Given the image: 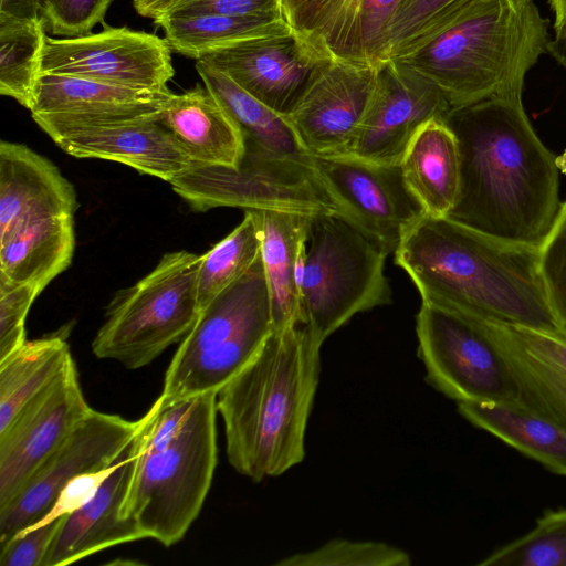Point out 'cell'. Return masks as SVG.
Listing matches in <instances>:
<instances>
[{
	"label": "cell",
	"instance_id": "1",
	"mask_svg": "<svg viewBox=\"0 0 566 566\" xmlns=\"http://www.w3.org/2000/svg\"><path fill=\"white\" fill-rule=\"evenodd\" d=\"M460 189L448 218L492 238L538 249L562 207L557 159L536 135L522 97L449 111Z\"/></svg>",
	"mask_w": 566,
	"mask_h": 566
},
{
	"label": "cell",
	"instance_id": "2",
	"mask_svg": "<svg viewBox=\"0 0 566 566\" xmlns=\"http://www.w3.org/2000/svg\"><path fill=\"white\" fill-rule=\"evenodd\" d=\"M394 254L421 302L501 323L558 329L538 273V249L424 213Z\"/></svg>",
	"mask_w": 566,
	"mask_h": 566
},
{
	"label": "cell",
	"instance_id": "3",
	"mask_svg": "<svg viewBox=\"0 0 566 566\" xmlns=\"http://www.w3.org/2000/svg\"><path fill=\"white\" fill-rule=\"evenodd\" d=\"M323 343L307 327L277 328L217 394L229 463L260 482L303 461Z\"/></svg>",
	"mask_w": 566,
	"mask_h": 566
},
{
	"label": "cell",
	"instance_id": "4",
	"mask_svg": "<svg viewBox=\"0 0 566 566\" xmlns=\"http://www.w3.org/2000/svg\"><path fill=\"white\" fill-rule=\"evenodd\" d=\"M548 24L534 0H480L423 46L394 60L433 83L451 108L522 97L526 73L546 52Z\"/></svg>",
	"mask_w": 566,
	"mask_h": 566
},
{
	"label": "cell",
	"instance_id": "5",
	"mask_svg": "<svg viewBox=\"0 0 566 566\" xmlns=\"http://www.w3.org/2000/svg\"><path fill=\"white\" fill-rule=\"evenodd\" d=\"M217 394L195 397L172 433L145 439L136 433L135 465L122 516L146 538L178 543L199 515L217 464ZM136 432V431H135Z\"/></svg>",
	"mask_w": 566,
	"mask_h": 566
},
{
	"label": "cell",
	"instance_id": "6",
	"mask_svg": "<svg viewBox=\"0 0 566 566\" xmlns=\"http://www.w3.org/2000/svg\"><path fill=\"white\" fill-rule=\"evenodd\" d=\"M389 254L342 211L310 219L301 270V313L324 343L358 313L391 302L385 275Z\"/></svg>",
	"mask_w": 566,
	"mask_h": 566
},
{
	"label": "cell",
	"instance_id": "7",
	"mask_svg": "<svg viewBox=\"0 0 566 566\" xmlns=\"http://www.w3.org/2000/svg\"><path fill=\"white\" fill-rule=\"evenodd\" d=\"M274 331L260 258L199 313L164 378L161 397L185 399L218 391L259 354Z\"/></svg>",
	"mask_w": 566,
	"mask_h": 566
},
{
	"label": "cell",
	"instance_id": "8",
	"mask_svg": "<svg viewBox=\"0 0 566 566\" xmlns=\"http://www.w3.org/2000/svg\"><path fill=\"white\" fill-rule=\"evenodd\" d=\"M200 262L192 252L166 253L151 272L118 292L92 342L94 355L138 369L181 342L200 313Z\"/></svg>",
	"mask_w": 566,
	"mask_h": 566
},
{
	"label": "cell",
	"instance_id": "9",
	"mask_svg": "<svg viewBox=\"0 0 566 566\" xmlns=\"http://www.w3.org/2000/svg\"><path fill=\"white\" fill-rule=\"evenodd\" d=\"M169 184L198 211L231 207L310 216L344 212L314 163L276 155L247 139L238 167L193 164Z\"/></svg>",
	"mask_w": 566,
	"mask_h": 566
},
{
	"label": "cell",
	"instance_id": "10",
	"mask_svg": "<svg viewBox=\"0 0 566 566\" xmlns=\"http://www.w3.org/2000/svg\"><path fill=\"white\" fill-rule=\"evenodd\" d=\"M426 380L458 402L518 401L506 368L479 316L421 302L416 316Z\"/></svg>",
	"mask_w": 566,
	"mask_h": 566
},
{
	"label": "cell",
	"instance_id": "11",
	"mask_svg": "<svg viewBox=\"0 0 566 566\" xmlns=\"http://www.w3.org/2000/svg\"><path fill=\"white\" fill-rule=\"evenodd\" d=\"M136 429L137 421L92 409L19 492L0 506V546L44 517L73 478L111 467Z\"/></svg>",
	"mask_w": 566,
	"mask_h": 566
},
{
	"label": "cell",
	"instance_id": "12",
	"mask_svg": "<svg viewBox=\"0 0 566 566\" xmlns=\"http://www.w3.org/2000/svg\"><path fill=\"white\" fill-rule=\"evenodd\" d=\"M171 51L165 39L125 27L74 38L48 35L42 73L164 91L175 74Z\"/></svg>",
	"mask_w": 566,
	"mask_h": 566
},
{
	"label": "cell",
	"instance_id": "13",
	"mask_svg": "<svg viewBox=\"0 0 566 566\" xmlns=\"http://www.w3.org/2000/svg\"><path fill=\"white\" fill-rule=\"evenodd\" d=\"M451 106L430 81L398 60L377 67L373 91L347 155L398 165L419 129Z\"/></svg>",
	"mask_w": 566,
	"mask_h": 566
},
{
	"label": "cell",
	"instance_id": "14",
	"mask_svg": "<svg viewBox=\"0 0 566 566\" xmlns=\"http://www.w3.org/2000/svg\"><path fill=\"white\" fill-rule=\"evenodd\" d=\"M315 167L342 210L388 254L426 211L398 165L352 155L313 156Z\"/></svg>",
	"mask_w": 566,
	"mask_h": 566
},
{
	"label": "cell",
	"instance_id": "15",
	"mask_svg": "<svg viewBox=\"0 0 566 566\" xmlns=\"http://www.w3.org/2000/svg\"><path fill=\"white\" fill-rule=\"evenodd\" d=\"M377 67L342 60L317 64L292 109L283 115L310 154L349 153Z\"/></svg>",
	"mask_w": 566,
	"mask_h": 566
},
{
	"label": "cell",
	"instance_id": "16",
	"mask_svg": "<svg viewBox=\"0 0 566 566\" xmlns=\"http://www.w3.org/2000/svg\"><path fill=\"white\" fill-rule=\"evenodd\" d=\"M91 410L73 361L0 432V506L19 492Z\"/></svg>",
	"mask_w": 566,
	"mask_h": 566
},
{
	"label": "cell",
	"instance_id": "17",
	"mask_svg": "<svg viewBox=\"0 0 566 566\" xmlns=\"http://www.w3.org/2000/svg\"><path fill=\"white\" fill-rule=\"evenodd\" d=\"M400 0H281L292 32L319 59L379 66Z\"/></svg>",
	"mask_w": 566,
	"mask_h": 566
},
{
	"label": "cell",
	"instance_id": "18",
	"mask_svg": "<svg viewBox=\"0 0 566 566\" xmlns=\"http://www.w3.org/2000/svg\"><path fill=\"white\" fill-rule=\"evenodd\" d=\"M518 405L566 428V335L480 317Z\"/></svg>",
	"mask_w": 566,
	"mask_h": 566
},
{
	"label": "cell",
	"instance_id": "19",
	"mask_svg": "<svg viewBox=\"0 0 566 566\" xmlns=\"http://www.w3.org/2000/svg\"><path fill=\"white\" fill-rule=\"evenodd\" d=\"M196 61L221 71L263 104L286 115L314 69L326 60L291 31L214 49Z\"/></svg>",
	"mask_w": 566,
	"mask_h": 566
},
{
	"label": "cell",
	"instance_id": "20",
	"mask_svg": "<svg viewBox=\"0 0 566 566\" xmlns=\"http://www.w3.org/2000/svg\"><path fill=\"white\" fill-rule=\"evenodd\" d=\"M172 94L169 88L136 90L83 77L41 73L30 112L45 133L69 126L158 118Z\"/></svg>",
	"mask_w": 566,
	"mask_h": 566
},
{
	"label": "cell",
	"instance_id": "21",
	"mask_svg": "<svg viewBox=\"0 0 566 566\" xmlns=\"http://www.w3.org/2000/svg\"><path fill=\"white\" fill-rule=\"evenodd\" d=\"M45 133L73 157L117 161L168 182L193 165L158 118L69 126Z\"/></svg>",
	"mask_w": 566,
	"mask_h": 566
},
{
	"label": "cell",
	"instance_id": "22",
	"mask_svg": "<svg viewBox=\"0 0 566 566\" xmlns=\"http://www.w3.org/2000/svg\"><path fill=\"white\" fill-rule=\"evenodd\" d=\"M134 465L132 439L95 495L62 517L42 566L69 565L103 549L146 538L133 520L122 516Z\"/></svg>",
	"mask_w": 566,
	"mask_h": 566
},
{
	"label": "cell",
	"instance_id": "23",
	"mask_svg": "<svg viewBox=\"0 0 566 566\" xmlns=\"http://www.w3.org/2000/svg\"><path fill=\"white\" fill-rule=\"evenodd\" d=\"M72 184L48 158L22 144L0 143V240L25 223L74 216Z\"/></svg>",
	"mask_w": 566,
	"mask_h": 566
},
{
	"label": "cell",
	"instance_id": "24",
	"mask_svg": "<svg viewBox=\"0 0 566 566\" xmlns=\"http://www.w3.org/2000/svg\"><path fill=\"white\" fill-rule=\"evenodd\" d=\"M158 122L193 164L235 168L242 159L243 135L206 86L172 94Z\"/></svg>",
	"mask_w": 566,
	"mask_h": 566
},
{
	"label": "cell",
	"instance_id": "25",
	"mask_svg": "<svg viewBox=\"0 0 566 566\" xmlns=\"http://www.w3.org/2000/svg\"><path fill=\"white\" fill-rule=\"evenodd\" d=\"M261 231V260L264 269L274 329L302 323V258L312 216L253 210Z\"/></svg>",
	"mask_w": 566,
	"mask_h": 566
},
{
	"label": "cell",
	"instance_id": "26",
	"mask_svg": "<svg viewBox=\"0 0 566 566\" xmlns=\"http://www.w3.org/2000/svg\"><path fill=\"white\" fill-rule=\"evenodd\" d=\"M400 167L426 213L448 217L460 189V153L453 132L442 119H432L419 129Z\"/></svg>",
	"mask_w": 566,
	"mask_h": 566
},
{
	"label": "cell",
	"instance_id": "27",
	"mask_svg": "<svg viewBox=\"0 0 566 566\" xmlns=\"http://www.w3.org/2000/svg\"><path fill=\"white\" fill-rule=\"evenodd\" d=\"M75 248L72 216L50 217L23 224L0 240V274L42 292L66 270Z\"/></svg>",
	"mask_w": 566,
	"mask_h": 566
},
{
	"label": "cell",
	"instance_id": "28",
	"mask_svg": "<svg viewBox=\"0 0 566 566\" xmlns=\"http://www.w3.org/2000/svg\"><path fill=\"white\" fill-rule=\"evenodd\" d=\"M458 412L547 471L566 476V428L525 408L503 403L458 402Z\"/></svg>",
	"mask_w": 566,
	"mask_h": 566
},
{
	"label": "cell",
	"instance_id": "29",
	"mask_svg": "<svg viewBox=\"0 0 566 566\" xmlns=\"http://www.w3.org/2000/svg\"><path fill=\"white\" fill-rule=\"evenodd\" d=\"M196 71L205 86L239 126L243 138L268 151L297 160L314 163L287 119L245 92L228 75L196 61Z\"/></svg>",
	"mask_w": 566,
	"mask_h": 566
},
{
	"label": "cell",
	"instance_id": "30",
	"mask_svg": "<svg viewBox=\"0 0 566 566\" xmlns=\"http://www.w3.org/2000/svg\"><path fill=\"white\" fill-rule=\"evenodd\" d=\"M65 336L25 340L0 360V432L72 363Z\"/></svg>",
	"mask_w": 566,
	"mask_h": 566
},
{
	"label": "cell",
	"instance_id": "31",
	"mask_svg": "<svg viewBox=\"0 0 566 566\" xmlns=\"http://www.w3.org/2000/svg\"><path fill=\"white\" fill-rule=\"evenodd\" d=\"M154 22L172 51L195 60L214 49L292 31L284 19L224 14L165 15Z\"/></svg>",
	"mask_w": 566,
	"mask_h": 566
},
{
	"label": "cell",
	"instance_id": "32",
	"mask_svg": "<svg viewBox=\"0 0 566 566\" xmlns=\"http://www.w3.org/2000/svg\"><path fill=\"white\" fill-rule=\"evenodd\" d=\"M46 31L41 18L0 14V93L32 107Z\"/></svg>",
	"mask_w": 566,
	"mask_h": 566
},
{
	"label": "cell",
	"instance_id": "33",
	"mask_svg": "<svg viewBox=\"0 0 566 566\" xmlns=\"http://www.w3.org/2000/svg\"><path fill=\"white\" fill-rule=\"evenodd\" d=\"M261 255V231L253 210L221 241L201 255L197 292L200 311L243 276Z\"/></svg>",
	"mask_w": 566,
	"mask_h": 566
},
{
	"label": "cell",
	"instance_id": "34",
	"mask_svg": "<svg viewBox=\"0 0 566 566\" xmlns=\"http://www.w3.org/2000/svg\"><path fill=\"white\" fill-rule=\"evenodd\" d=\"M480 0H400L386 31L385 59H400L423 46Z\"/></svg>",
	"mask_w": 566,
	"mask_h": 566
},
{
	"label": "cell",
	"instance_id": "35",
	"mask_svg": "<svg viewBox=\"0 0 566 566\" xmlns=\"http://www.w3.org/2000/svg\"><path fill=\"white\" fill-rule=\"evenodd\" d=\"M479 566H566V507L547 510L524 535L493 549Z\"/></svg>",
	"mask_w": 566,
	"mask_h": 566
},
{
	"label": "cell",
	"instance_id": "36",
	"mask_svg": "<svg viewBox=\"0 0 566 566\" xmlns=\"http://www.w3.org/2000/svg\"><path fill=\"white\" fill-rule=\"evenodd\" d=\"M277 566H408L410 556L381 542L336 538L322 546L284 557Z\"/></svg>",
	"mask_w": 566,
	"mask_h": 566
},
{
	"label": "cell",
	"instance_id": "37",
	"mask_svg": "<svg viewBox=\"0 0 566 566\" xmlns=\"http://www.w3.org/2000/svg\"><path fill=\"white\" fill-rule=\"evenodd\" d=\"M537 264L553 319L566 335V201L538 248Z\"/></svg>",
	"mask_w": 566,
	"mask_h": 566
},
{
	"label": "cell",
	"instance_id": "38",
	"mask_svg": "<svg viewBox=\"0 0 566 566\" xmlns=\"http://www.w3.org/2000/svg\"><path fill=\"white\" fill-rule=\"evenodd\" d=\"M113 0H42L40 18L46 32L74 38L102 23Z\"/></svg>",
	"mask_w": 566,
	"mask_h": 566
},
{
	"label": "cell",
	"instance_id": "39",
	"mask_svg": "<svg viewBox=\"0 0 566 566\" xmlns=\"http://www.w3.org/2000/svg\"><path fill=\"white\" fill-rule=\"evenodd\" d=\"M40 293L33 284L14 283L0 274V360L27 340V315Z\"/></svg>",
	"mask_w": 566,
	"mask_h": 566
},
{
	"label": "cell",
	"instance_id": "40",
	"mask_svg": "<svg viewBox=\"0 0 566 566\" xmlns=\"http://www.w3.org/2000/svg\"><path fill=\"white\" fill-rule=\"evenodd\" d=\"M62 517L34 524L0 546V565L42 566Z\"/></svg>",
	"mask_w": 566,
	"mask_h": 566
},
{
	"label": "cell",
	"instance_id": "41",
	"mask_svg": "<svg viewBox=\"0 0 566 566\" xmlns=\"http://www.w3.org/2000/svg\"><path fill=\"white\" fill-rule=\"evenodd\" d=\"M193 14L283 19L281 0H177L163 17Z\"/></svg>",
	"mask_w": 566,
	"mask_h": 566
},
{
	"label": "cell",
	"instance_id": "42",
	"mask_svg": "<svg viewBox=\"0 0 566 566\" xmlns=\"http://www.w3.org/2000/svg\"><path fill=\"white\" fill-rule=\"evenodd\" d=\"M114 463L108 468L85 472L73 478L63 488L49 513L38 523H45L67 515L87 503L95 495L105 479L109 475Z\"/></svg>",
	"mask_w": 566,
	"mask_h": 566
},
{
	"label": "cell",
	"instance_id": "43",
	"mask_svg": "<svg viewBox=\"0 0 566 566\" xmlns=\"http://www.w3.org/2000/svg\"><path fill=\"white\" fill-rule=\"evenodd\" d=\"M42 0H0V14L17 18H40Z\"/></svg>",
	"mask_w": 566,
	"mask_h": 566
},
{
	"label": "cell",
	"instance_id": "44",
	"mask_svg": "<svg viewBox=\"0 0 566 566\" xmlns=\"http://www.w3.org/2000/svg\"><path fill=\"white\" fill-rule=\"evenodd\" d=\"M176 1L177 0H143L135 9L140 15L155 21L161 18Z\"/></svg>",
	"mask_w": 566,
	"mask_h": 566
},
{
	"label": "cell",
	"instance_id": "45",
	"mask_svg": "<svg viewBox=\"0 0 566 566\" xmlns=\"http://www.w3.org/2000/svg\"><path fill=\"white\" fill-rule=\"evenodd\" d=\"M546 52L566 71V28L554 32L548 41Z\"/></svg>",
	"mask_w": 566,
	"mask_h": 566
},
{
	"label": "cell",
	"instance_id": "46",
	"mask_svg": "<svg viewBox=\"0 0 566 566\" xmlns=\"http://www.w3.org/2000/svg\"><path fill=\"white\" fill-rule=\"evenodd\" d=\"M554 14V32L566 28V0H547Z\"/></svg>",
	"mask_w": 566,
	"mask_h": 566
},
{
	"label": "cell",
	"instance_id": "47",
	"mask_svg": "<svg viewBox=\"0 0 566 566\" xmlns=\"http://www.w3.org/2000/svg\"><path fill=\"white\" fill-rule=\"evenodd\" d=\"M133 2H134V7H137L139 3L143 2V0H133Z\"/></svg>",
	"mask_w": 566,
	"mask_h": 566
}]
</instances>
